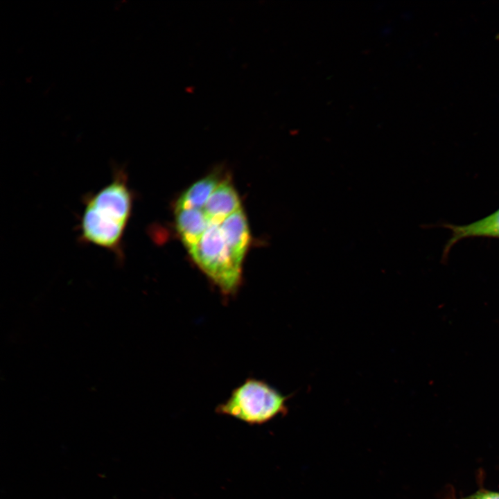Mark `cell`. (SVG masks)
Wrapping results in <instances>:
<instances>
[{"mask_svg":"<svg viewBox=\"0 0 499 499\" xmlns=\"http://www.w3.org/2000/svg\"><path fill=\"white\" fill-rule=\"evenodd\" d=\"M133 200L126 172L116 168L108 184L84 198L78 225L80 240L106 250L117 261H123V240L132 216Z\"/></svg>","mask_w":499,"mask_h":499,"instance_id":"cell-1","label":"cell"},{"mask_svg":"<svg viewBox=\"0 0 499 499\" xmlns=\"http://www.w3.org/2000/svg\"><path fill=\"white\" fill-rule=\"evenodd\" d=\"M288 398L266 382L250 378L234 389L216 411L250 425H260L286 413Z\"/></svg>","mask_w":499,"mask_h":499,"instance_id":"cell-2","label":"cell"},{"mask_svg":"<svg viewBox=\"0 0 499 499\" xmlns=\"http://www.w3.org/2000/svg\"><path fill=\"white\" fill-rule=\"evenodd\" d=\"M195 262L226 296L234 295L241 281V265L233 259L220 224L210 223L198 242L189 249Z\"/></svg>","mask_w":499,"mask_h":499,"instance_id":"cell-3","label":"cell"},{"mask_svg":"<svg viewBox=\"0 0 499 499\" xmlns=\"http://www.w3.org/2000/svg\"><path fill=\"white\" fill-rule=\"evenodd\" d=\"M220 229L233 259L242 265L250 243L247 221L242 208L227 217Z\"/></svg>","mask_w":499,"mask_h":499,"instance_id":"cell-4","label":"cell"},{"mask_svg":"<svg viewBox=\"0 0 499 499\" xmlns=\"http://www.w3.org/2000/svg\"><path fill=\"white\" fill-rule=\"evenodd\" d=\"M443 226L451 231V236L444 248L443 257L445 258L452 247L462 239L475 237L499 238V209L489 216L469 224H445Z\"/></svg>","mask_w":499,"mask_h":499,"instance_id":"cell-5","label":"cell"},{"mask_svg":"<svg viewBox=\"0 0 499 499\" xmlns=\"http://www.w3.org/2000/svg\"><path fill=\"white\" fill-rule=\"evenodd\" d=\"M240 208L236 191L229 182L225 180L220 182L202 209L211 223L220 224Z\"/></svg>","mask_w":499,"mask_h":499,"instance_id":"cell-6","label":"cell"},{"mask_svg":"<svg viewBox=\"0 0 499 499\" xmlns=\"http://www.w3.org/2000/svg\"><path fill=\"white\" fill-rule=\"evenodd\" d=\"M177 231L187 249L195 245L211 223L202 209H175Z\"/></svg>","mask_w":499,"mask_h":499,"instance_id":"cell-7","label":"cell"},{"mask_svg":"<svg viewBox=\"0 0 499 499\" xmlns=\"http://www.w3.org/2000/svg\"><path fill=\"white\" fill-rule=\"evenodd\" d=\"M220 184L216 175H209L191 185L179 198L176 209H202Z\"/></svg>","mask_w":499,"mask_h":499,"instance_id":"cell-8","label":"cell"},{"mask_svg":"<svg viewBox=\"0 0 499 499\" xmlns=\"http://www.w3.org/2000/svg\"><path fill=\"white\" fill-rule=\"evenodd\" d=\"M466 499H499V493L485 492L473 495Z\"/></svg>","mask_w":499,"mask_h":499,"instance_id":"cell-9","label":"cell"}]
</instances>
